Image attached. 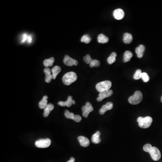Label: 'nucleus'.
Listing matches in <instances>:
<instances>
[{
	"mask_svg": "<svg viewBox=\"0 0 162 162\" xmlns=\"http://www.w3.org/2000/svg\"><path fill=\"white\" fill-rule=\"evenodd\" d=\"M77 79V75L73 72H70L64 74L62 78L63 83L66 85H70Z\"/></svg>",
	"mask_w": 162,
	"mask_h": 162,
	"instance_id": "1",
	"label": "nucleus"
},
{
	"mask_svg": "<svg viewBox=\"0 0 162 162\" xmlns=\"http://www.w3.org/2000/svg\"><path fill=\"white\" fill-rule=\"evenodd\" d=\"M75 159L73 157L70 158V160L67 162H75Z\"/></svg>",
	"mask_w": 162,
	"mask_h": 162,
	"instance_id": "33",
	"label": "nucleus"
},
{
	"mask_svg": "<svg viewBox=\"0 0 162 162\" xmlns=\"http://www.w3.org/2000/svg\"><path fill=\"white\" fill-rule=\"evenodd\" d=\"M61 68L58 66H55L52 69V77L53 79H55L57 78V76L58 74L61 72Z\"/></svg>",
	"mask_w": 162,
	"mask_h": 162,
	"instance_id": "22",
	"label": "nucleus"
},
{
	"mask_svg": "<svg viewBox=\"0 0 162 162\" xmlns=\"http://www.w3.org/2000/svg\"><path fill=\"white\" fill-rule=\"evenodd\" d=\"M138 123L139 126L142 128H148L151 126L152 123L153 119L149 116L143 118L140 117L138 119Z\"/></svg>",
	"mask_w": 162,
	"mask_h": 162,
	"instance_id": "2",
	"label": "nucleus"
},
{
	"mask_svg": "<svg viewBox=\"0 0 162 162\" xmlns=\"http://www.w3.org/2000/svg\"><path fill=\"white\" fill-rule=\"evenodd\" d=\"M91 38L88 35H84L81 38V41L82 43H86L87 44L91 42Z\"/></svg>",
	"mask_w": 162,
	"mask_h": 162,
	"instance_id": "26",
	"label": "nucleus"
},
{
	"mask_svg": "<svg viewBox=\"0 0 162 162\" xmlns=\"http://www.w3.org/2000/svg\"><path fill=\"white\" fill-rule=\"evenodd\" d=\"M133 36L129 33H125L124 35V38H123V42L126 44H128L131 43L133 41Z\"/></svg>",
	"mask_w": 162,
	"mask_h": 162,
	"instance_id": "19",
	"label": "nucleus"
},
{
	"mask_svg": "<svg viewBox=\"0 0 162 162\" xmlns=\"http://www.w3.org/2000/svg\"><path fill=\"white\" fill-rule=\"evenodd\" d=\"M83 60H84L85 62L87 64H90L92 62V59L91 58V56H90V54H87L86 55L85 57H84V58H83Z\"/></svg>",
	"mask_w": 162,
	"mask_h": 162,
	"instance_id": "29",
	"label": "nucleus"
},
{
	"mask_svg": "<svg viewBox=\"0 0 162 162\" xmlns=\"http://www.w3.org/2000/svg\"><path fill=\"white\" fill-rule=\"evenodd\" d=\"M161 102H162V97H161Z\"/></svg>",
	"mask_w": 162,
	"mask_h": 162,
	"instance_id": "34",
	"label": "nucleus"
},
{
	"mask_svg": "<svg viewBox=\"0 0 162 162\" xmlns=\"http://www.w3.org/2000/svg\"><path fill=\"white\" fill-rule=\"evenodd\" d=\"M78 139L79 140V143L81 146L86 147L89 146L90 145V141H89V139L85 136H78Z\"/></svg>",
	"mask_w": 162,
	"mask_h": 162,
	"instance_id": "15",
	"label": "nucleus"
},
{
	"mask_svg": "<svg viewBox=\"0 0 162 162\" xmlns=\"http://www.w3.org/2000/svg\"><path fill=\"white\" fill-rule=\"evenodd\" d=\"M75 101L74 100H73V97L71 96H69L67 100L66 101H60L58 103V105H59L64 107V106H67L70 107L72 105H75Z\"/></svg>",
	"mask_w": 162,
	"mask_h": 162,
	"instance_id": "11",
	"label": "nucleus"
},
{
	"mask_svg": "<svg viewBox=\"0 0 162 162\" xmlns=\"http://www.w3.org/2000/svg\"><path fill=\"white\" fill-rule=\"evenodd\" d=\"M65 118L68 119H71L77 123H79L82 120V117L79 115H74L73 113H70L69 111L66 110L64 113Z\"/></svg>",
	"mask_w": 162,
	"mask_h": 162,
	"instance_id": "8",
	"label": "nucleus"
},
{
	"mask_svg": "<svg viewBox=\"0 0 162 162\" xmlns=\"http://www.w3.org/2000/svg\"><path fill=\"white\" fill-rule=\"evenodd\" d=\"M112 86V82L110 81H105L99 82L96 85V88L98 92H104L105 91L110 90Z\"/></svg>",
	"mask_w": 162,
	"mask_h": 162,
	"instance_id": "3",
	"label": "nucleus"
},
{
	"mask_svg": "<svg viewBox=\"0 0 162 162\" xmlns=\"http://www.w3.org/2000/svg\"><path fill=\"white\" fill-rule=\"evenodd\" d=\"M117 53H116L112 52L110 57L107 59V62L109 64H112L116 61V58L117 57Z\"/></svg>",
	"mask_w": 162,
	"mask_h": 162,
	"instance_id": "25",
	"label": "nucleus"
},
{
	"mask_svg": "<svg viewBox=\"0 0 162 162\" xmlns=\"http://www.w3.org/2000/svg\"><path fill=\"white\" fill-rule=\"evenodd\" d=\"M114 17L117 20H121L124 18V12L122 9H117L114 11Z\"/></svg>",
	"mask_w": 162,
	"mask_h": 162,
	"instance_id": "13",
	"label": "nucleus"
},
{
	"mask_svg": "<svg viewBox=\"0 0 162 162\" xmlns=\"http://www.w3.org/2000/svg\"><path fill=\"white\" fill-rule=\"evenodd\" d=\"M113 106H114V105H113V103L112 102H108L105 105H103L102 108L100 109V110H99V113L101 115H104L107 111L112 110L113 109Z\"/></svg>",
	"mask_w": 162,
	"mask_h": 162,
	"instance_id": "12",
	"label": "nucleus"
},
{
	"mask_svg": "<svg viewBox=\"0 0 162 162\" xmlns=\"http://www.w3.org/2000/svg\"><path fill=\"white\" fill-rule=\"evenodd\" d=\"M101 133L98 131L93 134L91 138V141L94 144H98L101 142V139L100 138Z\"/></svg>",
	"mask_w": 162,
	"mask_h": 162,
	"instance_id": "20",
	"label": "nucleus"
},
{
	"mask_svg": "<svg viewBox=\"0 0 162 162\" xmlns=\"http://www.w3.org/2000/svg\"><path fill=\"white\" fill-rule=\"evenodd\" d=\"M101 65V62L99 60H96V59H94L92 61L90 64V66L91 68L98 67L100 66Z\"/></svg>",
	"mask_w": 162,
	"mask_h": 162,
	"instance_id": "28",
	"label": "nucleus"
},
{
	"mask_svg": "<svg viewBox=\"0 0 162 162\" xmlns=\"http://www.w3.org/2000/svg\"><path fill=\"white\" fill-rule=\"evenodd\" d=\"M97 40L100 43H106L109 42V38L103 34H101L98 35Z\"/></svg>",
	"mask_w": 162,
	"mask_h": 162,
	"instance_id": "21",
	"label": "nucleus"
},
{
	"mask_svg": "<svg viewBox=\"0 0 162 162\" xmlns=\"http://www.w3.org/2000/svg\"><path fill=\"white\" fill-rule=\"evenodd\" d=\"M113 90H111V89L107 90L106 91H105L104 92H101V93H99V96L97 98V101L101 102L105 98L110 97L113 95Z\"/></svg>",
	"mask_w": 162,
	"mask_h": 162,
	"instance_id": "10",
	"label": "nucleus"
},
{
	"mask_svg": "<svg viewBox=\"0 0 162 162\" xmlns=\"http://www.w3.org/2000/svg\"><path fill=\"white\" fill-rule=\"evenodd\" d=\"M48 97L47 96H44L42 100L40 101L38 105L39 107V108H40V109H44V110L45 107H47V105H48Z\"/></svg>",
	"mask_w": 162,
	"mask_h": 162,
	"instance_id": "18",
	"label": "nucleus"
},
{
	"mask_svg": "<svg viewBox=\"0 0 162 162\" xmlns=\"http://www.w3.org/2000/svg\"><path fill=\"white\" fill-rule=\"evenodd\" d=\"M142 78L143 81L145 82H148L149 80V75H148L147 73H142V78Z\"/></svg>",
	"mask_w": 162,
	"mask_h": 162,
	"instance_id": "30",
	"label": "nucleus"
},
{
	"mask_svg": "<svg viewBox=\"0 0 162 162\" xmlns=\"http://www.w3.org/2000/svg\"><path fill=\"white\" fill-rule=\"evenodd\" d=\"M44 72L45 75V82L47 83H50L53 79L52 75L51 74V72H52V70H50L49 68H45L44 69Z\"/></svg>",
	"mask_w": 162,
	"mask_h": 162,
	"instance_id": "14",
	"label": "nucleus"
},
{
	"mask_svg": "<svg viewBox=\"0 0 162 162\" xmlns=\"http://www.w3.org/2000/svg\"><path fill=\"white\" fill-rule=\"evenodd\" d=\"M145 47L143 45H140L135 48V52L137 54V57L139 58H141L143 56L144 52L145 50Z\"/></svg>",
	"mask_w": 162,
	"mask_h": 162,
	"instance_id": "16",
	"label": "nucleus"
},
{
	"mask_svg": "<svg viewBox=\"0 0 162 162\" xmlns=\"http://www.w3.org/2000/svg\"><path fill=\"white\" fill-rule=\"evenodd\" d=\"M54 62V58L51 57L49 59H46L44 60L43 64L45 67L48 68V67L52 66Z\"/></svg>",
	"mask_w": 162,
	"mask_h": 162,
	"instance_id": "24",
	"label": "nucleus"
},
{
	"mask_svg": "<svg viewBox=\"0 0 162 162\" xmlns=\"http://www.w3.org/2000/svg\"><path fill=\"white\" fill-rule=\"evenodd\" d=\"M143 99V95L141 91H137L133 96L128 98V101L131 105H135L139 104Z\"/></svg>",
	"mask_w": 162,
	"mask_h": 162,
	"instance_id": "4",
	"label": "nucleus"
},
{
	"mask_svg": "<svg viewBox=\"0 0 162 162\" xmlns=\"http://www.w3.org/2000/svg\"><path fill=\"white\" fill-rule=\"evenodd\" d=\"M142 73L141 72V70L138 69V70H136L134 75V78L135 80H138V79H140L142 78Z\"/></svg>",
	"mask_w": 162,
	"mask_h": 162,
	"instance_id": "27",
	"label": "nucleus"
},
{
	"mask_svg": "<svg viewBox=\"0 0 162 162\" xmlns=\"http://www.w3.org/2000/svg\"><path fill=\"white\" fill-rule=\"evenodd\" d=\"M82 116L85 118H87L90 113L93 111V108L90 102H87L85 105L82 106Z\"/></svg>",
	"mask_w": 162,
	"mask_h": 162,
	"instance_id": "7",
	"label": "nucleus"
},
{
	"mask_svg": "<svg viewBox=\"0 0 162 162\" xmlns=\"http://www.w3.org/2000/svg\"><path fill=\"white\" fill-rule=\"evenodd\" d=\"M51 144V140L50 139H40L37 140L35 142V145L37 147L40 148H45L48 147Z\"/></svg>",
	"mask_w": 162,
	"mask_h": 162,
	"instance_id": "5",
	"label": "nucleus"
},
{
	"mask_svg": "<svg viewBox=\"0 0 162 162\" xmlns=\"http://www.w3.org/2000/svg\"><path fill=\"white\" fill-rule=\"evenodd\" d=\"M153 146H152L151 144H147L145 145L144 146L143 149L145 152H146L149 153V151H150V149L151 148H152Z\"/></svg>",
	"mask_w": 162,
	"mask_h": 162,
	"instance_id": "31",
	"label": "nucleus"
},
{
	"mask_svg": "<svg viewBox=\"0 0 162 162\" xmlns=\"http://www.w3.org/2000/svg\"><path fill=\"white\" fill-rule=\"evenodd\" d=\"M54 109V106L52 104L49 103L48 104L47 107L44 110L43 116L44 117H47L49 115L50 113L52 112V110Z\"/></svg>",
	"mask_w": 162,
	"mask_h": 162,
	"instance_id": "17",
	"label": "nucleus"
},
{
	"mask_svg": "<svg viewBox=\"0 0 162 162\" xmlns=\"http://www.w3.org/2000/svg\"><path fill=\"white\" fill-rule=\"evenodd\" d=\"M29 35L26 34H24L22 35L21 37V43H24L25 42L28 43V39H29Z\"/></svg>",
	"mask_w": 162,
	"mask_h": 162,
	"instance_id": "32",
	"label": "nucleus"
},
{
	"mask_svg": "<svg viewBox=\"0 0 162 162\" xmlns=\"http://www.w3.org/2000/svg\"><path fill=\"white\" fill-rule=\"evenodd\" d=\"M133 57V53L130 51H126L124 53V62H128Z\"/></svg>",
	"mask_w": 162,
	"mask_h": 162,
	"instance_id": "23",
	"label": "nucleus"
},
{
	"mask_svg": "<svg viewBox=\"0 0 162 162\" xmlns=\"http://www.w3.org/2000/svg\"><path fill=\"white\" fill-rule=\"evenodd\" d=\"M151 158L154 161H158L161 158V153L159 149L155 147H152L149 152Z\"/></svg>",
	"mask_w": 162,
	"mask_h": 162,
	"instance_id": "6",
	"label": "nucleus"
},
{
	"mask_svg": "<svg viewBox=\"0 0 162 162\" xmlns=\"http://www.w3.org/2000/svg\"><path fill=\"white\" fill-rule=\"evenodd\" d=\"M64 63L65 65L68 66H72L73 65L76 66L78 64V63L77 60L73 59L69 57L68 55H65L64 59Z\"/></svg>",
	"mask_w": 162,
	"mask_h": 162,
	"instance_id": "9",
	"label": "nucleus"
}]
</instances>
